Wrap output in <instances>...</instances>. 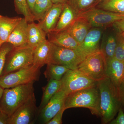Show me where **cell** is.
Segmentation results:
<instances>
[{"label": "cell", "instance_id": "obj_1", "mask_svg": "<svg viewBox=\"0 0 124 124\" xmlns=\"http://www.w3.org/2000/svg\"><path fill=\"white\" fill-rule=\"evenodd\" d=\"M97 85L100 93L99 116L102 124H108L122 105L118 89L108 77L97 81Z\"/></svg>", "mask_w": 124, "mask_h": 124}, {"label": "cell", "instance_id": "obj_2", "mask_svg": "<svg viewBox=\"0 0 124 124\" xmlns=\"http://www.w3.org/2000/svg\"><path fill=\"white\" fill-rule=\"evenodd\" d=\"M34 83L5 89L0 100V111L9 117L19 107L35 95Z\"/></svg>", "mask_w": 124, "mask_h": 124}, {"label": "cell", "instance_id": "obj_3", "mask_svg": "<svg viewBox=\"0 0 124 124\" xmlns=\"http://www.w3.org/2000/svg\"><path fill=\"white\" fill-rule=\"evenodd\" d=\"M100 97L97 85L68 94L64 107L66 110L73 108H88L93 115L99 116Z\"/></svg>", "mask_w": 124, "mask_h": 124}, {"label": "cell", "instance_id": "obj_4", "mask_svg": "<svg viewBox=\"0 0 124 124\" xmlns=\"http://www.w3.org/2000/svg\"><path fill=\"white\" fill-rule=\"evenodd\" d=\"M107 67L106 59L100 50L86 56L79 64L77 69L98 81L107 77Z\"/></svg>", "mask_w": 124, "mask_h": 124}, {"label": "cell", "instance_id": "obj_5", "mask_svg": "<svg viewBox=\"0 0 124 124\" xmlns=\"http://www.w3.org/2000/svg\"><path fill=\"white\" fill-rule=\"evenodd\" d=\"M41 68L33 64L0 77V85L4 89L35 82L39 80Z\"/></svg>", "mask_w": 124, "mask_h": 124}, {"label": "cell", "instance_id": "obj_6", "mask_svg": "<svg viewBox=\"0 0 124 124\" xmlns=\"http://www.w3.org/2000/svg\"><path fill=\"white\" fill-rule=\"evenodd\" d=\"M33 49L28 45L14 47L7 54L2 76L33 64Z\"/></svg>", "mask_w": 124, "mask_h": 124}, {"label": "cell", "instance_id": "obj_7", "mask_svg": "<svg viewBox=\"0 0 124 124\" xmlns=\"http://www.w3.org/2000/svg\"><path fill=\"white\" fill-rule=\"evenodd\" d=\"M61 81V89L67 95L95 86L97 82L78 69H70L64 74Z\"/></svg>", "mask_w": 124, "mask_h": 124}, {"label": "cell", "instance_id": "obj_8", "mask_svg": "<svg viewBox=\"0 0 124 124\" xmlns=\"http://www.w3.org/2000/svg\"><path fill=\"white\" fill-rule=\"evenodd\" d=\"M87 20L92 27L103 28L124 18V15L94 7L77 16Z\"/></svg>", "mask_w": 124, "mask_h": 124}, {"label": "cell", "instance_id": "obj_9", "mask_svg": "<svg viewBox=\"0 0 124 124\" xmlns=\"http://www.w3.org/2000/svg\"><path fill=\"white\" fill-rule=\"evenodd\" d=\"M82 60L76 50L63 48L51 43L50 53L47 63L62 65L71 70H75L77 69Z\"/></svg>", "mask_w": 124, "mask_h": 124}, {"label": "cell", "instance_id": "obj_10", "mask_svg": "<svg viewBox=\"0 0 124 124\" xmlns=\"http://www.w3.org/2000/svg\"><path fill=\"white\" fill-rule=\"evenodd\" d=\"M39 109L35 95L28 99L9 117L7 124H32L37 120Z\"/></svg>", "mask_w": 124, "mask_h": 124}, {"label": "cell", "instance_id": "obj_11", "mask_svg": "<svg viewBox=\"0 0 124 124\" xmlns=\"http://www.w3.org/2000/svg\"><path fill=\"white\" fill-rule=\"evenodd\" d=\"M103 32L102 28L92 27L82 44L76 50L82 60L87 55L100 50V41Z\"/></svg>", "mask_w": 124, "mask_h": 124}, {"label": "cell", "instance_id": "obj_12", "mask_svg": "<svg viewBox=\"0 0 124 124\" xmlns=\"http://www.w3.org/2000/svg\"><path fill=\"white\" fill-rule=\"evenodd\" d=\"M67 95L61 88L55 93L46 106L39 112L37 119L40 124H47L64 107Z\"/></svg>", "mask_w": 124, "mask_h": 124}, {"label": "cell", "instance_id": "obj_13", "mask_svg": "<svg viewBox=\"0 0 124 124\" xmlns=\"http://www.w3.org/2000/svg\"><path fill=\"white\" fill-rule=\"evenodd\" d=\"M64 4H53L43 18L38 22V26L47 33L54 31L63 8Z\"/></svg>", "mask_w": 124, "mask_h": 124}, {"label": "cell", "instance_id": "obj_14", "mask_svg": "<svg viewBox=\"0 0 124 124\" xmlns=\"http://www.w3.org/2000/svg\"><path fill=\"white\" fill-rule=\"evenodd\" d=\"M46 35L50 42L63 48L75 50L80 45L66 29L58 31H53L47 33Z\"/></svg>", "mask_w": 124, "mask_h": 124}, {"label": "cell", "instance_id": "obj_15", "mask_svg": "<svg viewBox=\"0 0 124 124\" xmlns=\"http://www.w3.org/2000/svg\"><path fill=\"white\" fill-rule=\"evenodd\" d=\"M107 62V77L118 89L124 77V61L113 57Z\"/></svg>", "mask_w": 124, "mask_h": 124}, {"label": "cell", "instance_id": "obj_16", "mask_svg": "<svg viewBox=\"0 0 124 124\" xmlns=\"http://www.w3.org/2000/svg\"><path fill=\"white\" fill-rule=\"evenodd\" d=\"M92 27L90 23L85 19L76 17L66 30L80 45Z\"/></svg>", "mask_w": 124, "mask_h": 124}, {"label": "cell", "instance_id": "obj_17", "mask_svg": "<svg viewBox=\"0 0 124 124\" xmlns=\"http://www.w3.org/2000/svg\"><path fill=\"white\" fill-rule=\"evenodd\" d=\"M28 22L22 18L10 35L7 42L14 47H20L27 45V31Z\"/></svg>", "mask_w": 124, "mask_h": 124}, {"label": "cell", "instance_id": "obj_18", "mask_svg": "<svg viewBox=\"0 0 124 124\" xmlns=\"http://www.w3.org/2000/svg\"><path fill=\"white\" fill-rule=\"evenodd\" d=\"M51 47V42L48 39H46L34 48L33 64L40 68L47 64Z\"/></svg>", "mask_w": 124, "mask_h": 124}, {"label": "cell", "instance_id": "obj_19", "mask_svg": "<svg viewBox=\"0 0 124 124\" xmlns=\"http://www.w3.org/2000/svg\"><path fill=\"white\" fill-rule=\"evenodd\" d=\"M47 34L34 22L28 23L27 44L34 48L40 43L46 39Z\"/></svg>", "mask_w": 124, "mask_h": 124}, {"label": "cell", "instance_id": "obj_20", "mask_svg": "<svg viewBox=\"0 0 124 124\" xmlns=\"http://www.w3.org/2000/svg\"><path fill=\"white\" fill-rule=\"evenodd\" d=\"M22 18H10L0 15V40L7 42L10 35Z\"/></svg>", "mask_w": 124, "mask_h": 124}, {"label": "cell", "instance_id": "obj_21", "mask_svg": "<svg viewBox=\"0 0 124 124\" xmlns=\"http://www.w3.org/2000/svg\"><path fill=\"white\" fill-rule=\"evenodd\" d=\"M48 81L46 85L42 88L43 94L41 102L38 108L39 112L46 106L51 98L62 87L61 80L51 79Z\"/></svg>", "mask_w": 124, "mask_h": 124}, {"label": "cell", "instance_id": "obj_22", "mask_svg": "<svg viewBox=\"0 0 124 124\" xmlns=\"http://www.w3.org/2000/svg\"><path fill=\"white\" fill-rule=\"evenodd\" d=\"M77 17L75 12L69 5L65 3L60 17L54 31H58L65 30Z\"/></svg>", "mask_w": 124, "mask_h": 124}, {"label": "cell", "instance_id": "obj_23", "mask_svg": "<svg viewBox=\"0 0 124 124\" xmlns=\"http://www.w3.org/2000/svg\"><path fill=\"white\" fill-rule=\"evenodd\" d=\"M103 37L100 50L104 54L107 60L114 57L116 45V36L110 33L104 34Z\"/></svg>", "mask_w": 124, "mask_h": 124}, {"label": "cell", "instance_id": "obj_24", "mask_svg": "<svg viewBox=\"0 0 124 124\" xmlns=\"http://www.w3.org/2000/svg\"><path fill=\"white\" fill-rule=\"evenodd\" d=\"M46 64L47 66L44 74L48 81L51 79L61 80L64 74L70 70L62 65L51 63Z\"/></svg>", "mask_w": 124, "mask_h": 124}, {"label": "cell", "instance_id": "obj_25", "mask_svg": "<svg viewBox=\"0 0 124 124\" xmlns=\"http://www.w3.org/2000/svg\"><path fill=\"white\" fill-rule=\"evenodd\" d=\"M97 0H66L65 3L71 7L77 16L93 7Z\"/></svg>", "mask_w": 124, "mask_h": 124}, {"label": "cell", "instance_id": "obj_26", "mask_svg": "<svg viewBox=\"0 0 124 124\" xmlns=\"http://www.w3.org/2000/svg\"><path fill=\"white\" fill-rule=\"evenodd\" d=\"M95 7L106 11L124 15V0H104Z\"/></svg>", "mask_w": 124, "mask_h": 124}, {"label": "cell", "instance_id": "obj_27", "mask_svg": "<svg viewBox=\"0 0 124 124\" xmlns=\"http://www.w3.org/2000/svg\"><path fill=\"white\" fill-rule=\"evenodd\" d=\"M53 4L51 0H36L32 12L34 21L40 20Z\"/></svg>", "mask_w": 124, "mask_h": 124}, {"label": "cell", "instance_id": "obj_28", "mask_svg": "<svg viewBox=\"0 0 124 124\" xmlns=\"http://www.w3.org/2000/svg\"><path fill=\"white\" fill-rule=\"evenodd\" d=\"M16 10L18 14L22 15L28 22H34L33 17L29 9L26 0H14Z\"/></svg>", "mask_w": 124, "mask_h": 124}, {"label": "cell", "instance_id": "obj_29", "mask_svg": "<svg viewBox=\"0 0 124 124\" xmlns=\"http://www.w3.org/2000/svg\"><path fill=\"white\" fill-rule=\"evenodd\" d=\"M13 47L11 44L6 42L3 44L0 48V77L2 76L7 54Z\"/></svg>", "mask_w": 124, "mask_h": 124}, {"label": "cell", "instance_id": "obj_30", "mask_svg": "<svg viewBox=\"0 0 124 124\" xmlns=\"http://www.w3.org/2000/svg\"><path fill=\"white\" fill-rule=\"evenodd\" d=\"M116 45L114 57L118 60L124 61V37L119 32L116 35Z\"/></svg>", "mask_w": 124, "mask_h": 124}, {"label": "cell", "instance_id": "obj_31", "mask_svg": "<svg viewBox=\"0 0 124 124\" xmlns=\"http://www.w3.org/2000/svg\"><path fill=\"white\" fill-rule=\"evenodd\" d=\"M66 110L63 107L57 114L46 124H62V117L64 111Z\"/></svg>", "mask_w": 124, "mask_h": 124}, {"label": "cell", "instance_id": "obj_32", "mask_svg": "<svg viewBox=\"0 0 124 124\" xmlns=\"http://www.w3.org/2000/svg\"><path fill=\"white\" fill-rule=\"evenodd\" d=\"M110 124H124V113L122 108H120L118 112V115L115 119L112 120L108 123Z\"/></svg>", "mask_w": 124, "mask_h": 124}, {"label": "cell", "instance_id": "obj_33", "mask_svg": "<svg viewBox=\"0 0 124 124\" xmlns=\"http://www.w3.org/2000/svg\"><path fill=\"white\" fill-rule=\"evenodd\" d=\"M120 100L122 104L124 103V77L118 89Z\"/></svg>", "mask_w": 124, "mask_h": 124}, {"label": "cell", "instance_id": "obj_34", "mask_svg": "<svg viewBox=\"0 0 124 124\" xmlns=\"http://www.w3.org/2000/svg\"><path fill=\"white\" fill-rule=\"evenodd\" d=\"M112 25L119 32L124 31V18L114 23Z\"/></svg>", "mask_w": 124, "mask_h": 124}, {"label": "cell", "instance_id": "obj_35", "mask_svg": "<svg viewBox=\"0 0 124 124\" xmlns=\"http://www.w3.org/2000/svg\"><path fill=\"white\" fill-rule=\"evenodd\" d=\"M9 118L8 116L0 111V124H8Z\"/></svg>", "mask_w": 124, "mask_h": 124}, {"label": "cell", "instance_id": "obj_36", "mask_svg": "<svg viewBox=\"0 0 124 124\" xmlns=\"http://www.w3.org/2000/svg\"><path fill=\"white\" fill-rule=\"evenodd\" d=\"M36 0H26L27 4L31 12H32V10Z\"/></svg>", "mask_w": 124, "mask_h": 124}, {"label": "cell", "instance_id": "obj_37", "mask_svg": "<svg viewBox=\"0 0 124 124\" xmlns=\"http://www.w3.org/2000/svg\"><path fill=\"white\" fill-rule=\"evenodd\" d=\"M53 4H64L66 0H51Z\"/></svg>", "mask_w": 124, "mask_h": 124}, {"label": "cell", "instance_id": "obj_38", "mask_svg": "<svg viewBox=\"0 0 124 124\" xmlns=\"http://www.w3.org/2000/svg\"><path fill=\"white\" fill-rule=\"evenodd\" d=\"M4 90V89L2 88V87L0 85V100L1 97H2Z\"/></svg>", "mask_w": 124, "mask_h": 124}, {"label": "cell", "instance_id": "obj_39", "mask_svg": "<svg viewBox=\"0 0 124 124\" xmlns=\"http://www.w3.org/2000/svg\"><path fill=\"white\" fill-rule=\"evenodd\" d=\"M103 0H97L95 2V5H94V7H96L97 5L99 3Z\"/></svg>", "mask_w": 124, "mask_h": 124}, {"label": "cell", "instance_id": "obj_40", "mask_svg": "<svg viewBox=\"0 0 124 124\" xmlns=\"http://www.w3.org/2000/svg\"><path fill=\"white\" fill-rule=\"evenodd\" d=\"M4 42H4V41H2V40H0V48L2 45H3V44H4Z\"/></svg>", "mask_w": 124, "mask_h": 124}, {"label": "cell", "instance_id": "obj_41", "mask_svg": "<svg viewBox=\"0 0 124 124\" xmlns=\"http://www.w3.org/2000/svg\"><path fill=\"white\" fill-rule=\"evenodd\" d=\"M121 32V33H122V35H123V36L124 37V31L122 32Z\"/></svg>", "mask_w": 124, "mask_h": 124}, {"label": "cell", "instance_id": "obj_42", "mask_svg": "<svg viewBox=\"0 0 124 124\" xmlns=\"http://www.w3.org/2000/svg\"><path fill=\"white\" fill-rule=\"evenodd\" d=\"M122 105H124V104H122Z\"/></svg>", "mask_w": 124, "mask_h": 124}]
</instances>
